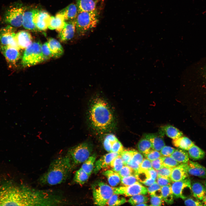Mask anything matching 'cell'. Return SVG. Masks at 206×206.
Instances as JSON below:
<instances>
[{"label": "cell", "instance_id": "1", "mask_svg": "<svg viewBox=\"0 0 206 206\" xmlns=\"http://www.w3.org/2000/svg\"><path fill=\"white\" fill-rule=\"evenodd\" d=\"M88 118L92 128L99 132H110L116 126L115 116L111 107L100 96H96L91 101Z\"/></svg>", "mask_w": 206, "mask_h": 206}, {"label": "cell", "instance_id": "2", "mask_svg": "<svg viewBox=\"0 0 206 206\" xmlns=\"http://www.w3.org/2000/svg\"><path fill=\"white\" fill-rule=\"evenodd\" d=\"M72 169L66 155L59 157L51 162L47 170L39 179V183L48 186L60 184L66 180Z\"/></svg>", "mask_w": 206, "mask_h": 206}, {"label": "cell", "instance_id": "3", "mask_svg": "<svg viewBox=\"0 0 206 206\" xmlns=\"http://www.w3.org/2000/svg\"><path fill=\"white\" fill-rule=\"evenodd\" d=\"M98 16L97 12H78L75 20L76 28L79 35H84L96 27L98 22Z\"/></svg>", "mask_w": 206, "mask_h": 206}, {"label": "cell", "instance_id": "4", "mask_svg": "<svg viewBox=\"0 0 206 206\" xmlns=\"http://www.w3.org/2000/svg\"><path fill=\"white\" fill-rule=\"evenodd\" d=\"M92 146L87 142H83L70 148L66 155L73 168L76 165L83 163L90 156Z\"/></svg>", "mask_w": 206, "mask_h": 206}, {"label": "cell", "instance_id": "5", "mask_svg": "<svg viewBox=\"0 0 206 206\" xmlns=\"http://www.w3.org/2000/svg\"><path fill=\"white\" fill-rule=\"evenodd\" d=\"M41 45L34 42L25 49L21 63L24 67H30L40 64L45 61L41 51Z\"/></svg>", "mask_w": 206, "mask_h": 206}, {"label": "cell", "instance_id": "6", "mask_svg": "<svg viewBox=\"0 0 206 206\" xmlns=\"http://www.w3.org/2000/svg\"><path fill=\"white\" fill-rule=\"evenodd\" d=\"M92 189L94 203L98 205H106L114 194L113 187L103 182L94 183L92 185Z\"/></svg>", "mask_w": 206, "mask_h": 206}, {"label": "cell", "instance_id": "7", "mask_svg": "<svg viewBox=\"0 0 206 206\" xmlns=\"http://www.w3.org/2000/svg\"><path fill=\"white\" fill-rule=\"evenodd\" d=\"M26 9L25 7L19 3L12 4L7 8L5 13V22L15 28L21 26L23 14Z\"/></svg>", "mask_w": 206, "mask_h": 206}, {"label": "cell", "instance_id": "8", "mask_svg": "<svg viewBox=\"0 0 206 206\" xmlns=\"http://www.w3.org/2000/svg\"><path fill=\"white\" fill-rule=\"evenodd\" d=\"M191 184L190 179L187 178L181 181L172 182L171 187L173 197L183 199L187 198L189 195L188 192H192Z\"/></svg>", "mask_w": 206, "mask_h": 206}, {"label": "cell", "instance_id": "9", "mask_svg": "<svg viewBox=\"0 0 206 206\" xmlns=\"http://www.w3.org/2000/svg\"><path fill=\"white\" fill-rule=\"evenodd\" d=\"M15 27L8 25L0 29V47L10 46L19 49L15 36Z\"/></svg>", "mask_w": 206, "mask_h": 206}, {"label": "cell", "instance_id": "10", "mask_svg": "<svg viewBox=\"0 0 206 206\" xmlns=\"http://www.w3.org/2000/svg\"><path fill=\"white\" fill-rule=\"evenodd\" d=\"M114 194L132 196L138 194L146 195L148 193L147 188L139 182L128 186L113 187Z\"/></svg>", "mask_w": 206, "mask_h": 206}, {"label": "cell", "instance_id": "11", "mask_svg": "<svg viewBox=\"0 0 206 206\" xmlns=\"http://www.w3.org/2000/svg\"><path fill=\"white\" fill-rule=\"evenodd\" d=\"M37 9H32L24 12L22 25L26 29L32 31H37L35 24L36 16L39 11Z\"/></svg>", "mask_w": 206, "mask_h": 206}, {"label": "cell", "instance_id": "12", "mask_svg": "<svg viewBox=\"0 0 206 206\" xmlns=\"http://www.w3.org/2000/svg\"><path fill=\"white\" fill-rule=\"evenodd\" d=\"M0 50L10 66L15 65L20 58L19 49L10 46L0 47Z\"/></svg>", "mask_w": 206, "mask_h": 206}, {"label": "cell", "instance_id": "13", "mask_svg": "<svg viewBox=\"0 0 206 206\" xmlns=\"http://www.w3.org/2000/svg\"><path fill=\"white\" fill-rule=\"evenodd\" d=\"M75 20L66 21L64 26L58 31L59 37L63 42L68 41L73 38L75 32Z\"/></svg>", "mask_w": 206, "mask_h": 206}, {"label": "cell", "instance_id": "14", "mask_svg": "<svg viewBox=\"0 0 206 206\" xmlns=\"http://www.w3.org/2000/svg\"><path fill=\"white\" fill-rule=\"evenodd\" d=\"M102 0H77L78 12H97Z\"/></svg>", "mask_w": 206, "mask_h": 206}, {"label": "cell", "instance_id": "15", "mask_svg": "<svg viewBox=\"0 0 206 206\" xmlns=\"http://www.w3.org/2000/svg\"><path fill=\"white\" fill-rule=\"evenodd\" d=\"M189 174L201 178L206 179V168L197 162L189 160L187 163Z\"/></svg>", "mask_w": 206, "mask_h": 206}, {"label": "cell", "instance_id": "16", "mask_svg": "<svg viewBox=\"0 0 206 206\" xmlns=\"http://www.w3.org/2000/svg\"><path fill=\"white\" fill-rule=\"evenodd\" d=\"M120 153L110 152L101 157L96 162L93 169L94 172L96 174L101 169L110 165L112 160L119 155Z\"/></svg>", "mask_w": 206, "mask_h": 206}, {"label": "cell", "instance_id": "17", "mask_svg": "<svg viewBox=\"0 0 206 206\" xmlns=\"http://www.w3.org/2000/svg\"><path fill=\"white\" fill-rule=\"evenodd\" d=\"M188 175L187 163L181 164L172 169L170 179L172 182L178 181L187 178Z\"/></svg>", "mask_w": 206, "mask_h": 206}, {"label": "cell", "instance_id": "18", "mask_svg": "<svg viewBox=\"0 0 206 206\" xmlns=\"http://www.w3.org/2000/svg\"><path fill=\"white\" fill-rule=\"evenodd\" d=\"M15 38L20 49H25L32 43L31 34L25 30L20 31L16 33Z\"/></svg>", "mask_w": 206, "mask_h": 206}, {"label": "cell", "instance_id": "19", "mask_svg": "<svg viewBox=\"0 0 206 206\" xmlns=\"http://www.w3.org/2000/svg\"><path fill=\"white\" fill-rule=\"evenodd\" d=\"M163 135L159 131L158 133H145L143 136L150 141L154 150L160 151L165 145Z\"/></svg>", "mask_w": 206, "mask_h": 206}, {"label": "cell", "instance_id": "20", "mask_svg": "<svg viewBox=\"0 0 206 206\" xmlns=\"http://www.w3.org/2000/svg\"><path fill=\"white\" fill-rule=\"evenodd\" d=\"M51 17L47 12L39 10L35 20L36 25L38 30L44 31L47 29Z\"/></svg>", "mask_w": 206, "mask_h": 206}, {"label": "cell", "instance_id": "21", "mask_svg": "<svg viewBox=\"0 0 206 206\" xmlns=\"http://www.w3.org/2000/svg\"><path fill=\"white\" fill-rule=\"evenodd\" d=\"M53 57L58 58L63 54V48L60 43L56 39L52 38H49L47 42Z\"/></svg>", "mask_w": 206, "mask_h": 206}, {"label": "cell", "instance_id": "22", "mask_svg": "<svg viewBox=\"0 0 206 206\" xmlns=\"http://www.w3.org/2000/svg\"><path fill=\"white\" fill-rule=\"evenodd\" d=\"M66 21L63 15L58 13L55 16H51L48 28L56 29L58 32L65 26Z\"/></svg>", "mask_w": 206, "mask_h": 206}, {"label": "cell", "instance_id": "23", "mask_svg": "<svg viewBox=\"0 0 206 206\" xmlns=\"http://www.w3.org/2000/svg\"><path fill=\"white\" fill-rule=\"evenodd\" d=\"M59 13L64 16L65 21L75 19L78 13L76 5L71 3L61 10Z\"/></svg>", "mask_w": 206, "mask_h": 206}, {"label": "cell", "instance_id": "24", "mask_svg": "<svg viewBox=\"0 0 206 206\" xmlns=\"http://www.w3.org/2000/svg\"><path fill=\"white\" fill-rule=\"evenodd\" d=\"M164 135L165 134L169 137L175 139L183 136V133L173 126L167 125L162 126L159 130Z\"/></svg>", "mask_w": 206, "mask_h": 206}, {"label": "cell", "instance_id": "25", "mask_svg": "<svg viewBox=\"0 0 206 206\" xmlns=\"http://www.w3.org/2000/svg\"><path fill=\"white\" fill-rule=\"evenodd\" d=\"M191 189L193 196L199 200H202L206 195V187L199 182L191 183Z\"/></svg>", "mask_w": 206, "mask_h": 206}, {"label": "cell", "instance_id": "26", "mask_svg": "<svg viewBox=\"0 0 206 206\" xmlns=\"http://www.w3.org/2000/svg\"><path fill=\"white\" fill-rule=\"evenodd\" d=\"M172 143L175 146L185 150H188L195 145L189 138L182 136L175 139H173Z\"/></svg>", "mask_w": 206, "mask_h": 206}, {"label": "cell", "instance_id": "27", "mask_svg": "<svg viewBox=\"0 0 206 206\" xmlns=\"http://www.w3.org/2000/svg\"><path fill=\"white\" fill-rule=\"evenodd\" d=\"M143 158V156L141 153L134 150L131 160L126 165L133 170L134 175L137 173L140 165L142 161Z\"/></svg>", "mask_w": 206, "mask_h": 206}, {"label": "cell", "instance_id": "28", "mask_svg": "<svg viewBox=\"0 0 206 206\" xmlns=\"http://www.w3.org/2000/svg\"><path fill=\"white\" fill-rule=\"evenodd\" d=\"M137 148L139 151L144 155L147 154L154 150L150 141L143 137L138 142Z\"/></svg>", "mask_w": 206, "mask_h": 206}, {"label": "cell", "instance_id": "29", "mask_svg": "<svg viewBox=\"0 0 206 206\" xmlns=\"http://www.w3.org/2000/svg\"><path fill=\"white\" fill-rule=\"evenodd\" d=\"M186 151L179 148L175 149L170 157L180 164L187 163L189 160V157Z\"/></svg>", "mask_w": 206, "mask_h": 206}, {"label": "cell", "instance_id": "30", "mask_svg": "<svg viewBox=\"0 0 206 206\" xmlns=\"http://www.w3.org/2000/svg\"><path fill=\"white\" fill-rule=\"evenodd\" d=\"M103 174L107 178L108 182L111 186L115 187L120 181V178L118 173L112 170H108L103 172Z\"/></svg>", "mask_w": 206, "mask_h": 206}, {"label": "cell", "instance_id": "31", "mask_svg": "<svg viewBox=\"0 0 206 206\" xmlns=\"http://www.w3.org/2000/svg\"><path fill=\"white\" fill-rule=\"evenodd\" d=\"M188 151L189 157L193 160L202 159L204 158L205 155L204 151L195 144Z\"/></svg>", "mask_w": 206, "mask_h": 206}, {"label": "cell", "instance_id": "32", "mask_svg": "<svg viewBox=\"0 0 206 206\" xmlns=\"http://www.w3.org/2000/svg\"><path fill=\"white\" fill-rule=\"evenodd\" d=\"M162 196L164 201L168 204H172L174 202L173 195L171 184L161 187Z\"/></svg>", "mask_w": 206, "mask_h": 206}, {"label": "cell", "instance_id": "33", "mask_svg": "<svg viewBox=\"0 0 206 206\" xmlns=\"http://www.w3.org/2000/svg\"><path fill=\"white\" fill-rule=\"evenodd\" d=\"M96 156L93 154L83 163L81 168L90 176L93 170Z\"/></svg>", "mask_w": 206, "mask_h": 206}, {"label": "cell", "instance_id": "34", "mask_svg": "<svg viewBox=\"0 0 206 206\" xmlns=\"http://www.w3.org/2000/svg\"><path fill=\"white\" fill-rule=\"evenodd\" d=\"M90 176L81 168L76 171L74 179V181L80 185H82L88 180Z\"/></svg>", "mask_w": 206, "mask_h": 206}, {"label": "cell", "instance_id": "35", "mask_svg": "<svg viewBox=\"0 0 206 206\" xmlns=\"http://www.w3.org/2000/svg\"><path fill=\"white\" fill-rule=\"evenodd\" d=\"M126 200L125 198L118 194H114L106 203V205L119 206L125 203Z\"/></svg>", "mask_w": 206, "mask_h": 206}, {"label": "cell", "instance_id": "36", "mask_svg": "<svg viewBox=\"0 0 206 206\" xmlns=\"http://www.w3.org/2000/svg\"><path fill=\"white\" fill-rule=\"evenodd\" d=\"M118 140L116 137L113 134H107L105 136L103 142V146L105 150L110 152L112 145Z\"/></svg>", "mask_w": 206, "mask_h": 206}, {"label": "cell", "instance_id": "37", "mask_svg": "<svg viewBox=\"0 0 206 206\" xmlns=\"http://www.w3.org/2000/svg\"><path fill=\"white\" fill-rule=\"evenodd\" d=\"M148 201V197L144 195L138 194L132 196L128 200V202L132 205L137 206L141 203H146Z\"/></svg>", "mask_w": 206, "mask_h": 206}, {"label": "cell", "instance_id": "38", "mask_svg": "<svg viewBox=\"0 0 206 206\" xmlns=\"http://www.w3.org/2000/svg\"><path fill=\"white\" fill-rule=\"evenodd\" d=\"M124 165L120 155L113 159L110 164L112 170L117 173L120 171Z\"/></svg>", "mask_w": 206, "mask_h": 206}, {"label": "cell", "instance_id": "39", "mask_svg": "<svg viewBox=\"0 0 206 206\" xmlns=\"http://www.w3.org/2000/svg\"><path fill=\"white\" fill-rule=\"evenodd\" d=\"M161 158L162 161L163 166L168 168L172 169L180 164L170 156H162Z\"/></svg>", "mask_w": 206, "mask_h": 206}, {"label": "cell", "instance_id": "40", "mask_svg": "<svg viewBox=\"0 0 206 206\" xmlns=\"http://www.w3.org/2000/svg\"><path fill=\"white\" fill-rule=\"evenodd\" d=\"M148 193L150 195L162 196L161 187L155 182L147 188Z\"/></svg>", "mask_w": 206, "mask_h": 206}, {"label": "cell", "instance_id": "41", "mask_svg": "<svg viewBox=\"0 0 206 206\" xmlns=\"http://www.w3.org/2000/svg\"><path fill=\"white\" fill-rule=\"evenodd\" d=\"M134 150H124L120 154V155L124 165H127L131 160L133 155Z\"/></svg>", "mask_w": 206, "mask_h": 206}, {"label": "cell", "instance_id": "42", "mask_svg": "<svg viewBox=\"0 0 206 206\" xmlns=\"http://www.w3.org/2000/svg\"><path fill=\"white\" fill-rule=\"evenodd\" d=\"M120 181L124 186H128L139 182L134 175L120 178Z\"/></svg>", "mask_w": 206, "mask_h": 206}, {"label": "cell", "instance_id": "43", "mask_svg": "<svg viewBox=\"0 0 206 206\" xmlns=\"http://www.w3.org/2000/svg\"><path fill=\"white\" fill-rule=\"evenodd\" d=\"M41 51L44 60L50 59L53 57V55L48 45L47 42L41 45Z\"/></svg>", "mask_w": 206, "mask_h": 206}, {"label": "cell", "instance_id": "44", "mask_svg": "<svg viewBox=\"0 0 206 206\" xmlns=\"http://www.w3.org/2000/svg\"><path fill=\"white\" fill-rule=\"evenodd\" d=\"M118 173L120 178L134 175V171L132 169L126 165H124Z\"/></svg>", "mask_w": 206, "mask_h": 206}, {"label": "cell", "instance_id": "45", "mask_svg": "<svg viewBox=\"0 0 206 206\" xmlns=\"http://www.w3.org/2000/svg\"><path fill=\"white\" fill-rule=\"evenodd\" d=\"M152 168L151 161L146 158L144 159L140 165L137 173L146 171Z\"/></svg>", "mask_w": 206, "mask_h": 206}, {"label": "cell", "instance_id": "46", "mask_svg": "<svg viewBox=\"0 0 206 206\" xmlns=\"http://www.w3.org/2000/svg\"><path fill=\"white\" fill-rule=\"evenodd\" d=\"M150 205L151 206H161L163 205L164 201L162 197L150 195Z\"/></svg>", "mask_w": 206, "mask_h": 206}, {"label": "cell", "instance_id": "47", "mask_svg": "<svg viewBox=\"0 0 206 206\" xmlns=\"http://www.w3.org/2000/svg\"><path fill=\"white\" fill-rule=\"evenodd\" d=\"M144 155L146 159L150 161L160 158L162 156L160 152L154 150Z\"/></svg>", "mask_w": 206, "mask_h": 206}, {"label": "cell", "instance_id": "48", "mask_svg": "<svg viewBox=\"0 0 206 206\" xmlns=\"http://www.w3.org/2000/svg\"><path fill=\"white\" fill-rule=\"evenodd\" d=\"M172 169L163 166L157 171V176H161L170 178Z\"/></svg>", "mask_w": 206, "mask_h": 206}, {"label": "cell", "instance_id": "49", "mask_svg": "<svg viewBox=\"0 0 206 206\" xmlns=\"http://www.w3.org/2000/svg\"><path fill=\"white\" fill-rule=\"evenodd\" d=\"M157 182L161 187L171 184L172 182L170 178L157 176Z\"/></svg>", "mask_w": 206, "mask_h": 206}, {"label": "cell", "instance_id": "50", "mask_svg": "<svg viewBox=\"0 0 206 206\" xmlns=\"http://www.w3.org/2000/svg\"><path fill=\"white\" fill-rule=\"evenodd\" d=\"M124 150L122 145L118 140L112 145L110 152L121 153Z\"/></svg>", "mask_w": 206, "mask_h": 206}, {"label": "cell", "instance_id": "51", "mask_svg": "<svg viewBox=\"0 0 206 206\" xmlns=\"http://www.w3.org/2000/svg\"><path fill=\"white\" fill-rule=\"evenodd\" d=\"M175 149L171 147L165 146L160 151L162 156H170Z\"/></svg>", "mask_w": 206, "mask_h": 206}, {"label": "cell", "instance_id": "52", "mask_svg": "<svg viewBox=\"0 0 206 206\" xmlns=\"http://www.w3.org/2000/svg\"><path fill=\"white\" fill-rule=\"evenodd\" d=\"M185 204L187 206H200L203 205L202 202L199 200H195L191 198H187L185 199Z\"/></svg>", "mask_w": 206, "mask_h": 206}, {"label": "cell", "instance_id": "53", "mask_svg": "<svg viewBox=\"0 0 206 206\" xmlns=\"http://www.w3.org/2000/svg\"><path fill=\"white\" fill-rule=\"evenodd\" d=\"M151 161L152 168L156 171L163 167L162 161L161 158Z\"/></svg>", "mask_w": 206, "mask_h": 206}, {"label": "cell", "instance_id": "54", "mask_svg": "<svg viewBox=\"0 0 206 206\" xmlns=\"http://www.w3.org/2000/svg\"><path fill=\"white\" fill-rule=\"evenodd\" d=\"M148 171L150 177L156 180L157 177V171L152 168L148 169Z\"/></svg>", "mask_w": 206, "mask_h": 206}, {"label": "cell", "instance_id": "55", "mask_svg": "<svg viewBox=\"0 0 206 206\" xmlns=\"http://www.w3.org/2000/svg\"><path fill=\"white\" fill-rule=\"evenodd\" d=\"M156 181V180L155 179L150 178L148 179L142 183L146 186H149L154 183Z\"/></svg>", "mask_w": 206, "mask_h": 206}, {"label": "cell", "instance_id": "56", "mask_svg": "<svg viewBox=\"0 0 206 206\" xmlns=\"http://www.w3.org/2000/svg\"><path fill=\"white\" fill-rule=\"evenodd\" d=\"M202 203L203 205L206 206V195L202 200Z\"/></svg>", "mask_w": 206, "mask_h": 206}, {"label": "cell", "instance_id": "57", "mask_svg": "<svg viewBox=\"0 0 206 206\" xmlns=\"http://www.w3.org/2000/svg\"><path fill=\"white\" fill-rule=\"evenodd\" d=\"M204 185L206 187V180L204 181Z\"/></svg>", "mask_w": 206, "mask_h": 206}, {"label": "cell", "instance_id": "58", "mask_svg": "<svg viewBox=\"0 0 206 206\" xmlns=\"http://www.w3.org/2000/svg\"><path fill=\"white\" fill-rule=\"evenodd\" d=\"M205 76H206V70H205Z\"/></svg>", "mask_w": 206, "mask_h": 206}, {"label": "cell", "instance_id": "59", "mask_svg": "<svg viewBox=\"0 0 206 206\" xmlns=\"http://www.w3.org/2000/svg\"><path fill=\"white\" fill-rule=\"evenodd\" d=\"M1 186H0V189H1Z\"/></svg>", "mask_w": 206, "mask_h": 206}]
</instances>
